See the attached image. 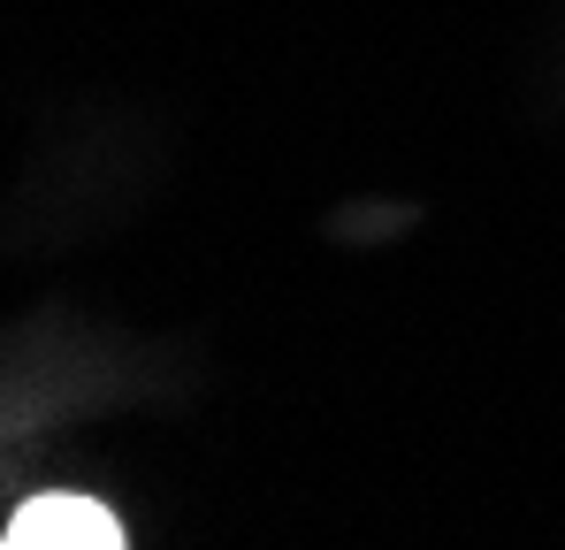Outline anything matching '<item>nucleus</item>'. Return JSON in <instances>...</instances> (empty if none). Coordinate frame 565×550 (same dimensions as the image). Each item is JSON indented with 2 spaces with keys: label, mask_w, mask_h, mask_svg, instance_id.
I'll return each instance as SVG.
<instances>
[{
  "label": "nucleus",
  "mask_w": 565,
  "mask_h": 550,
  "mask_svg": "<svg viewBox=\"0 0 565 550\" xmlns=\"http://www.w3.org/2000/svg\"><path fill=\"white\" fill-rule=\"evenodd\" d=\"M8 550H122V520L93 505V497H31L15 520H8Z\"/></svg>",
  "instance_id": "1"
}]
</instances>
